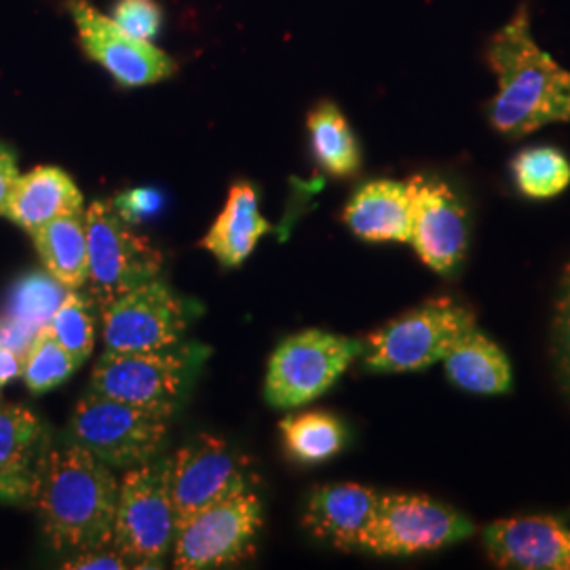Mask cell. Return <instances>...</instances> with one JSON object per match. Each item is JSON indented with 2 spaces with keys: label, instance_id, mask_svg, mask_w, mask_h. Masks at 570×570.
I'll return each instance as SVG.
<instances>
[{
  "label": "cell",
  "instance_id": "6",
  "mask_svg": "<svg viewBox=\"0 0 570 570\" xmlns=\"http://www.w3.org/2000/svg\"><path fill=\"white\" fill-rule=\"evenodd\" d=\"M475 534L461 511L425 494H381L376 511L357 541V551L374 556H416L446 550Z\"/></svg>",
  "mask_w": 570,
  "mask_h": 570
},
{
  "label": "cell",
  "instance_id": "11",
  "mask_svg": "<svg viewBox=\"0 0 570 570\" xmlns=\"http://www.w3.org/2000/svg\"><path fill=\"white\" fill-rule=\"evenodd\" d=\"M102 322L108 351H157L180 345L188 315L183 298L155 277L104 306Z\"/></svg>",
  "mask_w": 570,
  "mask_h": 570
},
{
  "label": "cell",
  "instance_id": "16",
  "mask_svg": "<svg viewBox=\"0 0 570 570\" xmlns=\"http://www.w3.org/2000/svg\"><path fill=\"white\" fill-rule=\"evenodd\" d=\"M51 452L39 416L16 404H0V499L32 503Z\"/></svg>",
  "mask_w": 570,
  "mask_h": 570
},
{
  "label": "cell",
  "instance_id": "20",
  "mask_svg": "<svg viewBox=\"0 0 570 570\" xmlns=\"http://www.w3.org/2000/svg\"><path fill=\"white\" fill-rule=\"evenodd\" d=\"M454 387L475 395H505L513 387L510 357L478 326L465 332L442 360Z\"/></svg>",
  "mask_w": 570,
  "mask_h": 570
},
{
  "label": "cell",
  "instance_id": "1",
  "mask_svg": "<svg viewBox=\"0 0 570 570\" xmlns=\"http://www.w3.org/2000/svg\"><path fill=\"white\" fill-rule=\"evenodd\" d=\"M487 61L497 77L489 121L501 136L518 140L553 122H570V72L532 39L527 4L492 35Z\"/></svg>",
  "mask_w": 570,
  "mask_h": 570
},
{
  "label": "cell",
  "instance_id": "29",
  "mask_svg": "<svg viewBox=\"0 0 570 570\" xmlns=\"http://www.w3.org/2000/svg\"><path fill=\"white\" fill-rule=\"evenodd\" d=\"M553 360L562 387L570 395V263L562 273L553 315Z\"/></svg>",
  "mask_w": 570,
  "mask_h": 570
},
{
  "label": "cell",
  "instance_id": "28",
  "mask_svg": "<svg viewBox=\"0 0 570 570\" xmlns=\"http://www.w3.org/2000/svg\"><path fill=\"white\" fill-rule=\"evenodd\" d=\"M79 367L75 357L51 336L47 326L37 332L23 355L21 379L32 393H45L58 387Z\"/></svg>",
  "mask_w": 570,
  "mask_h": 570
},
{
  "label": "cell",
  "instance_id": "12",
  "mask_svg": "<svg viewBox=\"0 0 570 570\" xmlns=\"http://www.w3.org/2000/svg\"><path fill=\"white\" fill-rule=\"evenodd\" d=\"M410 245L425 265L450 277L465 258L469 245L468 209L454 188L440 178L414 176Z\"/></svg>",
  "mask_w": 570,
  "mask_h": 570
},
{
  "label": "cell",
  "instance_id": "13",
  "mask_svg": "<svg viewBox=\"0 0 570 570\" xmlns=\"http://www.w3.org/2000/svg\"><path fill=\"white\" fill-rule=\"evenodd\" d=\"M70 16L79 28L85 53L106 68L121 87H144L165 81L176 72V61L150 42L127 35L87 0H70Z\"/></svg>",
  "mask_w": 570,
  "mask_h": 570
},
{
  "label": "cell",
  "instance_id": "19",
  "mask_svg": "<svg viewBox=\"0 0 570 570\" xmlns=\"http://www.w3.org/2000/svg\"><path fill=\"white\" fill-rule=\"evenodd\" d=\"M82 212V195L72 178L58 167H37L18 178L11 193L7 218L28 233L51 220Z\"/></svg>",
  "mask_w": 570,
  "mask_h": 570
},
{
  "label": "cell",
  "instance_id": "8",
  "mask_svg": "<svg viewBox=\"0 0 570 570\" xmlns=\"http://www.w3.org/2000/svg\"><path fill=\"white\" fill-rule=\"evenodd\" d=\"M89 242V298L102 311L136 285L159 275L164 258L157 247L131 230L117 205L94 202L85 209Z\"/></svg>",
  "mask_w": 570,
  "mask_h": 570
},
{
  "label": "cell",
  "instance_id": "27",
  "mask_svg": "<svg viewBox=\"0 0 570 570\" xmlns=\"http://www.w3.org/2000/svg\"><path fill=\"white\" fill-rule=\"evenodd\" d=\"M47 330L81 366L96 345L94 301L79 289H68L66 298L47 324Z\"/></svg>",
  "mask_w": 570,
  "mask_h": 570
},
{
  "label": "cell",
  "instance_id": "18",
  "mask_svg": "<svg viewBox=\"0 0 570 570\" xmlns=\"http://www.w3.org/2000/svg\"><path fill=\"white\" fill-rule=\"evenodd\" d=\"M381 494L360 484H326L306 501L305 527L338 550H355Z\"/></svg>",
  "mask_w": 570,
  "mask_h": 570
},
{
  "label": "cell",
  "instance_id": "24",
  "mask_svg": "<svg viewBox=\"0 0 570 570\" xmlns=\"http://www.w3.org/2000/svg\"><path fill=\"white\" fill-rule=\"evenodd\" d=\"M279 429L285 449L301 463H324L345 449V425L327 412L292 414Z\"/></svg>",
  "mask_w": 570,
  "mask_h": 570
},
{
  "label": "cell",
  "instance_id": "9",
  "mask_svg": "<svg viewBox=\"0 0 570 570\" xmlns=\"http://www.w3.org/2000/svg\"><path fill=\"white\" fill-rule=\"evenodd\" d=\"M263 529V501L245 490L183 520L174 537V567L223 569L247 558Z\"/></svg>",
  "mask_w": 570,
  "mask_h": 570
},
{
  "label": "cell",
  "instance_id": "10",
  "mask_svg": "<svg viewBox=\"0 0 570 570\" xmlns=\"http://www.w3.org/2000/svg\"><path fill=\"white\" fill-rule=\"evenodd\" d=\"M195 355L174 345L157 351H108L94 367L91 391L136 406L176 412L193 381Z\"/></svg>",
  "mask_w": 570,
  "mask_h": 570
},
{
  "label": "cell",
  "instance_id": "23",
  "mask_svg": "<svg viewBox=\"0 0 570 570\" xmlns=\"http://www.w3.org/2000/svg\"><path fill=\"white\" fill-rule=\"evenodd\" d=\"M308 138L315 159L336 178L357 174L362 165V150L351 125L334 102L317 104L308 119Z\"/></svg>",
  "mask_w": 570,
  "mask_h": 570
},
{
  "label": "cell",
  "instance_id": "32",
  "mask_svg": "<svg viewBox=\"0 0 570 570\" xmlns=\"http://www.w3.org/2000/svg\"><path fill=\"white\" fill-rule=\"evenodd\" d=\"M35 336H37V330L23 326L21 322L9 317V315L0 317V345L9 346V348L18 351L20 355H26Z\"/></svg>",
  "mask_w": 570,
  "mask_h": 570
},
{
  "label": "cell",
  "instance_id": "21",
  "mask_svg": "<svg viewBox=\"0 0 570 570\" xmlns=\"http://www.w3.org/2000/svg\"><path fill=\"white\" fill-rule=\"evenodd\" d=\"M268 230L271 225L258 209L256 190L247 183H239L230 188L223 214L207 230L202 245L220 265L233 268L249 258Z\"/></svg>",
  "mask_w": 570,
  "mask_h": 570
},
{
  "label": "cell",
  "instance_id": "34",
  "mask_svg": "<svg viewBox=\"0 0 570 570\" xmlns=\"http://www.w3.org/2000/svg\"><path fill=\"white\" fill-rule=\"evenodd\" d=\"M157 205H159V195L157 193L138 188V190H131L129 195H122L121 199L117 202V209L121 212L122 218L129 223L131 216H140L142 218L148 212L157 209Z\"/></svg>",
  "mask_w": 570,
  "mask_h": 570
},
{
  "label": "cell",
  "instance_id": "33",
  "mask_svg": "<svg viewBox=\"0 0 570 570\" xmlns=\"http://www.w3.org/2000/svg\"><path fill=\"white\" fill-rule=\"evenodd\" d=\"M18 178H20V169H18L16 155L7 146L0 144V216L7 214L9 199H11V193L16 188Z\"/></svg>",
  "mask_w": 570,
  "mask_h": 570
},
{
  "label": "cell",
  "instance_id": "3",
  "mask_svg": "<svg viewBox=\"0 0 570 570\" xmlns=\"http://www.w3.org/2000/svg\"><path fill=\"white\" fill-rule=\"evenodd\" d=\"M176 537L171 503V459L157 456L140 468L127 469L119 480V499L110 548L134 569L159 567Z\"/></svg>",
  "mask_w": 570,
  "mask_h": 570
},
{
  "label": "cell",
  "instance_id": "30",
  "mask_svg": "<svg viewBox=\"0 0 570 570\" xmlns=\"http://www.w3.org/2000/svg\"><path fill=\"white\" fill-rule=\"evenodd\" d=\"M112 20L117 21L127 35L150 42L161 28L164 13L155 0H119L112 11Z\"/></svg>",
  "mask_w": 570,
  "mask_h": 570
},
{
  "label": "cell",
  "instance_id": "22",
  "mask_svg": "<svg viewBox=\"0 0 570 570\" xmlns=\"http://www.w3.org/2000/svg\"><path fill=\"white\" fill-rule=\"evenodd\" d=\"M45 271L66 289H81L89 279V242L85 209L66 214L30 233Z\"/></svg>",
  "mask_w": 570,
  "mask_h": 570
},
{
  "label": "cell",
  "instance_id": "15",
  "mask_svg": "<svg viewBox=\"0 0 570 570\" xmlns=\"http://www.w3.org/2000/svg\"><path fill=\"white\" fill-rule=\"evenodd\" d=\"M484 548L501 569L570 570V529L553 515H520L490 522Z\"/></svg>",
  "mask_w": 570,
  "mask_h": 570
},
{
  "label": "cell",
  "instance_id": "14",
  "mask_svg": "<svg viewBox=\"0 0 570 570\" xmlns=\"http://www.w3.org/2000/svg\"><path fill=\"white\" fill-rule=\"evenodd\" d=\"M244 459L216 438H199L171 459V503L178 524L228 497L249 490Z\"/></svg>",
  "mask_w": 570,
  "mask_h": 570
},
{
  "label": "cell",
  "instance_id": "31",
  "mask_svg": "<svg viewBox=\"0 0 570 570\" xmlns=\"http://www.w3.org/2000/svg\"><path fill=\"white\" fill-rule=\"evenodd\" d=\"M63 569L122 570L134 569V567L119 551L112 550V548H104V550L82 551L75 560L63 564Z\"/></svg>",
  "mask_w": 570,
  "mask_h": 570
},
{
  "label": "cell",
  "instance_id": "4",
  "mask_svg": "<svg viewBox=\"0 0 570 570\" xmlns=\"http://www.w3.org/2000/svg\"><path fill=\"white\" fill-rule=\"evenodd\" d=\"M171 416L165 410L136 406L89 391L75 407L70 429L79 446L108 468L127 471L161 456Z\"/></svg>",
  "mask_w": 570,
  "mask_h": 570
},
{
  "label": "cell",
  "instance_id": "7",
  "mask_svg": "<svg viewBox=\"0 0 570 570\" xmlns=\"http://www.w3.org/2000/svg\"><path fill=\"white\" fill-rule=\"evenodd\" d=\"M364 353V341L305 330L275 348L266 372L265 395L271 406L289 410L322 397Z\"/></svg>",
  "mask_w": 570,
  "mask_h": 570
},
{
  "label": "cell",
  "instance_id": "5",
  "mask_svg": "<svg viewBox=\"0 0 570 570\" xmlns=\"http://www.w3.org/2000/svg\"><path fill=\"white\" fill-rule=\"evenodd\" d=\"M475 324L468 306L452 298H435L416 306L372 332L364 341V366L370 372L397 374L433 366Z\"/></svg>",
  "mask_w": 570,
  "mask_h": 570
},
{
  "label": "cell",
  "instance_id": "35",
  "mask_svg": "<svg viewBox=\"0 0 570 570\" xmlns=\"http://www.w3.org/2000/svg\"><path fill=\"white\" fill-rule=\"evenodd\" d=\"M23 355L9 346L0 345V387L21 376Z\"/></svg>",
  "mask_w": 570,
  "mask_h": 570
},
{
  "label": "cell",
  "instance_id": "2",
  "mask_svg": "<svg viewBox=\"0 0 570 570\" xmlns=\"http://www.w3.org/2000/svg\"><path fill=\"white\" fill-rule=\"evenodd\" d=\"M117 499L115 469L75 442L51 449L32 503L51 548L82 553L110 548Z\"/></svg>",
  "mask_w": 570,
  "mask_h": 570
},
{
  "label": "cell",
  "instance_id": "25",
  "mask_svg": "<svg viewBox=\"0 0 570 570\" xmlns=\"http://www.w3.org/2000/svg\"><path fill=\"white\" fill-rule=\"evenodd\" d=\"M511 176L524 197L551 199L569 188L570 161L553 146H532L513 157Z\"/></svg>",
  "mask_w": 570,
  "mask_h": 570
},
{
  "label": "cell",
  "instance_id": "26",
  "mask_svg": "<svg viewBox=\"0 0 570 570\" xmlns=\"http://www.w3.org/2000/svg\"><path fill=\"white\" fill-rule=\"evenodd\" d=\"M66 294L68 289L49 273L23 275L20 282L11 287L4 315L39 332L51 322Z\"/></svg>",
  "mask_w": 570,
  "mask_h": 570
},
{
  "label": "cell",
  "instance_id": "17",
  "mask_svg": "<svg viewBox=\"0 0 570 570\" xmlns=\"http://www.w3.org/2000/svg\"><path fill=\"white\" fill-rule=\"evenodd\" d=\"M345 225L372 244H410L412 186L397 180H372L346 204Z\"/></svg>",
  "mask_w": 570,
  "mask_h": 570
}]
</instances>
